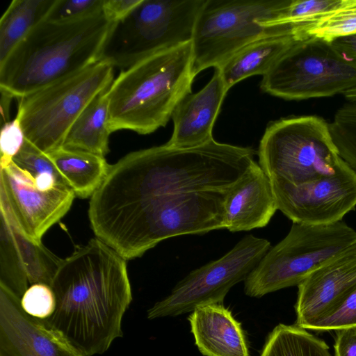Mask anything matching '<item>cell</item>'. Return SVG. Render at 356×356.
I'll use <instances>...</instances> for the list:
<instances>
[{
    "label": "cell",
    "mask_w": 356,
    "mask_h": 356,
    "mask_svg": "<svg viewBox=\"0 0 356 356\" xmlns=\"http://www.w3.org/2000/svg\"><path fill=\"white\" fill-rule=\"evenodd\" d=\"M259 164L270 179L298 185L337 172L343 159L329 123L316 115L282 118L260 140Z\"/></svg>",
    "instance_id": "cell-9"
},
{
    "label": "cell",
    "mask_w": 356,
    "mask_h": 356,
    "mask_svg": "<svg viewBox=\"0 0 356 356\" xmlns=\"http://www.w3.org/2000/svg\"><path fill=\"white\" fill-rule=\"evenodd\" d=\"M191 42L159 52L123 70L107 90L111 133L149 134L165 127L191 93Z\"/></svg>",
    "instance_id": "cell-5"
},
{
    "label": "cell",
    "mask_w": 356,
    "mask_h": 356,
    "mask_svg": "<svg viewBox=\"0 0 356 356\" xmlns=\"http://www.w3.org/2000/svg\"><path fill=\"white\" fill-rule=\"evenodd\" d=\"M26 137L18 117L1 126L0 134V165L5 166L22 149Z\"/></svg>",
    "instance_id": "cell-33"
},
{
    "label": "cell",
    "mask_w": 356,
    "mask_h": 356,
    "mask_svg": "<svg viewBox=\"0 0 356 356\" xmlns=\"http://www.w3.org/2000/svg\"><path fill=\"white\" fill-rule=\"evenodd\" d=\"M343 95L349 102L356 104V86L346 91Z\"/></svg>",
    "instance_id": "cell-38"
},
{
    "label": "cell",
    "mask_w": 356,
    "mask_h": 356,
    "mask_svg": "<svg viewBox=\"0 0 356 356\" xmlns=\"http://www.w3.org/2000/svg\"><path fill=\"white\" fill-rule=\"evenodd\" d=\"M356 86V66L330 42L307 37L295 42L263 76V91L302 100L343 94Z\"/></svg>",
    "instance_id": "cell-11"
},
{
    "label": "cell",
    "mask_w": 356,
    "mask_h": 356,
    "mask_svg": "<svg viewBox=\"0 0 356 356\" xmlns=\"http://www.w3.org/2000/svg\"><path fill=\"white\" fill-rule=\"evenodd\" d=\"M305 38L300 29L262 37L215 69L218 70L229 90L248 77L266 74L295 42Z\"/></svg>",
    "instance_id": "cell-20"
},
{
    "label": "cell",
    "mask_w": 356,
    "mask_h": 356,
    "mask_svg": "<svg viewBox=\"0 0 356 356\" xmlns=\"http://www.w3.org/2000/svg\"><path fill=\"white\" fill-rule=\"evenodd\" d=\"M113 77L114 66L101 59L19 98L17 116L26 140L46 154L63 147L74 122Z\"/></svg>",
    "instance_id": "cell-8"
},
{
    "label": "cell",
    "mask_w": 356,
    "mask_h": 356,
    "mask_svg": "<svg viewBox=\"0 0 356 356\" xmlns=\"http://www.w3.org/2000/svg\"><path fill=\"white\" fill-rule=\"evenodd\" d=\"M329 127L340 156L356 172V104L341 107Z\"/></svg>",
    "instance_id": "cell-27"
},
{
    "label": "cell",
    "mask_w": 356,
    "mask_h": 356,
    "mask_svg": "<svg viewBox=\"0 0 356 356\" xmlns=\"http://www.w3.org/2000/svg\"><path fill=\"white\" fill-rule=\"evenodd\" d=\"M1 220L8 229L29 284L41 283L51 286L61 259L47 250L42 243H36L26 238L1 211Z\"/></svg>",
    "instance_id": "cell-24"
},
{
    "label": "cell",
    "mask_w": 356,
    "mask_h": 356,
    "mask_svg": "<svg viewBox=\"0 0 356 356\" xmlns=\"http://www.w3.org/2000/svg\"><path fill=\"white\" fill-rule=\"evenodd\" d=\"M343 0H292L284 22L305 29L335 10Z\"/></svg>",
    "instance_id": "cell-29"
},
{
    "label": "cell",
    "mask_w": 356,
    "mask_h": 356,
    "mask_svg": "<svg viewBox=\"0 0 356 356\" xmlns=\"http://www.w3.org/2000/svg\"><path fill=\"white\" fill-rule=\"evenodd\" d=\"M335 356H356V326L337 330Z\"/></svg>",
    "instance_id": "cell-35"
},
{
    "label": "cell",
    "mask_w": 356,
    "mask_h": 356,
    "mask_svg": "<svg viewBox=\"0 0 356 356\" xmlns=\"http://www.w3.org/2000/svg\"><path fill=\"white\" fill-rule=\"evenodd\" d=\"M230 191L165 195L107 193L101 207L104 241L128 260L141 257L169 238L223 229L225 202Z\"/></svg>",
    "instance_id": "cell-3"
},
{
    "label": "cell",
    "mask_w": 356,
    "mask_h": 356,
    "mask_svg": "<svg viewBox=\"0 0 356 356\" xmlns=\"http://www.w3.org/2000/svg\"><path fill=\"white\" fill-rule=\"evenodd\" d=\"M330 43L343 58L356 66V34L334 39Z\"/></svg>",
    "instance_id": "cell-36"
},
{
    "label": "cell",
    "mask_w": 356,
    "mask_h": 356,
    "mask_svg": "<svg viewBox=\"0 0 356 356\" xmlns=\"http://www.w3.org/2000/svg\"><path fill=\"white\" fill-rule=\"evenodd\" d=\"M206 0H141L114 26L102 59L129 67L159 52L191 42Z\"/></svg>",
    "instance_id": "cell-10"
},
{
    "label": "cell",
    "mask_w": 356,
    "mask_h": 356,
    "mask_svg": "<svg viewBox=\"0 0 356 356\" xmlns=\"http://www.w3.org/2000/svg\"><path fill=\"white\" fill-rule=\"evenodd\" d=\"M13 97L9 95L8 94L1 91V124L10 121L9 120V111L11 99Z\"/></svg>",
    "instance_id": "cell-37"
},
{
    "label": "cell",
    "mask_w": 356,
    "mask_h": 356,
    "mask_svg": "<svg viewBox=\"0 0 356 356\" xmlns=\"http://www.w3.org/2000/svg\"><path fill=\"white\" fill-rule=\"evenodd\" d=\"M54 313L42 320L85 356L102 354L122 337L131 300L126 259L98 238L61 259L51 286Z\"/></svg>",
    "instance_id": "cell-1"
},
{
    "label": "cell",
    "mask_w": 356,
    "mask_h": 356,
    "mask_svg": "<svg viewBox=\"0 0 356 356\" xmlns=\"http://www.w3.org/2000/svg\"><path fill=\"white\" fill-rule=\"evenodd\" d=\"M188 320L195 343L204 356H250L244 331L222 304L196 307Z\"/></svg>",
    "instance_id": "cell-19"
},
{
    "label": "cell",
    "mask_w": 356,
    "mask_h": 356,
    "mask_svg": "<svg viewBox=\"0 0 356 356\" xmlns=\"http://www.w3.org/2000/svg\"><path fill=\"white\" fill-rule=\"evenodd\" d=\"M75 193L66 184L44 188L13 161L0 169V211L30 241L45 232L70 210Z\"/></svg>",
    "instance_id": "cell-13"
},
{
    "label": "cell",
    "mask_w": 356,
    "mask_h": 356,
    "mask_svg": "<svg viewBox=\"0 0 356 356\" xmlns=\"http://www.w3.org/2000/svg\"><path fill=\"white\" fill-rule=\"evenodd\" d=\"M115 25L103 13L71 23L41 22L0 65V91L19 99L95 64Z\"/></svg>",
    "instance_id": "cell-4"
},
{
    "label": "cell",
    "mask_w": 356,
    "mask_h": 356,
    "mask_svg": "<svg viewBox=\"0 0 356 356\" xmlns=\"http://www.w3.org/2000/svg\"><path fill=\"white\" fill-rule=\"evenodd\" d=\"M356 326V286L332 307L309 330H337Z\"/></svg>",
    "instance_id": "cell-31"
},
{
    "label": "cell",
    "mask_w": 356,
    "mask_h": 356,
    "mask_svg": "<svg viewBox=\"0 0 356 356\" xmlns=\"http://www.w3.org/2000/svg\"><path fill=\"white\" fill-rule=\"evenodd\" d=\"M256 151L217 142L192 148L163 145L129 153L111 165L102 188L136 195L230 191L253 162Z\"/></svg>",
    "instance_id": "cell-2"
},
{
    "label": "cell",
    "mask_w": 356,
    "mask_h": 356,
    "mask_svg": "<svg viewBox=\"0 0 356 356\" xmlns=\"http://www.w3.org/2000/svg\"><path fill=\"white\" fill-rule=\"evenodd\" d=\"M21 305L29 315L41 320L47 318L56 308L51 287L41 283L31 284L22 296Z\"/></svg>",
    "instance_id": "cell-32"
},
{
    "label": "cell",
    "mask_w": 356,
    "mask_h": 356,
    "mask_svg": "<svg viewBox=\"0 0 356 356\" xmlns=\"http://www.w3.org/2000/svg\"><path fill=\"white\" fill-rule=\"evenodd\" d=\"M0 356H85L41 319L26 314L21 298L0 284Z\"/></svg>",
    "instance_id": "cell-15"
},
{
    "label": "cell",
    "mask_w": 356,
    "mask_h": 356,
    "mask_svg": "<svg viewBox=\"0 0 356 356\" xmlns=\"http://www.w3.org/2000/svg\"><path fill=\"white\" fill-rule=\"evenodd\" d=\"M292 0H206L194 27L192 70L219 67L245 46L298 26L284 19Z\"/></svg>",
    "instance_id": "cell-6"
},
{
    "label": "cell",
    "mask_w": 356,
    "mask_h": 356,
    "mask_svg": "<svg viewBox=\"0 0 356 356\" xmlns=\"http://www.w3.org/2000/svg\"><path fill=\"white\" fill-rule=\"evenodd\" d=\"M270 247L266 238L245 236L222 257L191 271L148 309L147 318L177 316L201 305L222 304L231 288L246 279Z\"/></svg>",
    "instance_id": "cell-12"
},
{
    "label": "cell",
    "mask_w": 356,
    "mask_h": 356,
    "mask_svg": "<svg viewBox=\"0 0 356 356\" xmlns=\"http://www.w3.org/2000/svg\"><path fill=\"white\" fill-rule=\"evenodd\" d=\"M270 179L278 210L295 223H334L356 206V172L343 160L334 174L300 184Z\"/></svg>",
    "instance_id": "cell-14"
},
{
    "label": "cell",
    "mask_w": 356,
    "mask_h": 356,
    "mask_svg": "<svg viewBox=\"0 0 356 356\" xmlns=\"http://www.w3.org/2000/svg\"><path fill=\"white\" fill-rule=\"evenodd\" d=\"M277 210L271 181L254 161L226 198L225 228L236 232L264 227Z\"/></svg>",
    "instance_id": "cell-18"
},
{
    "label": "cell",
    "mask_w": 356,
    "mask_h": 356,
    "mask_svg": "<svg viewBox=\"0 0 356 356\" xmlns=\"http://www.w3.org/2000/svg\"><path fill=\"white\" fill-rule=\"evenodd\" d=\"M356 250V231L346 222L295 223L287 235L270 247L244 280L245 295L261 298L298 286L309 274Z\"/></svg>",
    "instance_id": "cell-7"
},
{
    "label": "cell",
    "mask_w": 356,
    "mask_h": 356,
    "mask_svg": "<svg viewBox=\"0 0 356 356\" xmlns=\"http://www.w3.org/2000/svg\"><path fill=\"white\" fill-rule=\"evenodd\" d=\"M56 0H13L0 19V65L45 21Z\"/></svg>",
    "instance_id": "cell-23"
},
{
    "label": "cell",
    "mask_w": 356,
    "mask_h": 356,
    "mask_svg": "<svg viewBox=\"0 0 356 356\" xmlns=\"http://www.w3.org/2000/svg\"><path fill=\"white\" fill-rule=\"evenodd\" d=\"M228 91L218 69L207 84L184 97L173 111V131L165 143L175 148H192L213 139L212 130Z\"/></svg>",
    "instance_id": "cell-17"
},
{
    "label": "cell",
    "mask_w": 356,
    "mask_h": 356,
    "mask_svg": "<svg viewBox=\"0 0 356 356\" xmlns=\"http://www.w3.org/2000/svg\"><path fill=\"white\" fill-rule=\"evenodd\" d=\"M356 286V250L320 267L298 286L296 325L309 330Z\"/></svg>",
    "instance_id": "cell-16"
},
{
    "label": "cell",
    "mask_w": 356,
    "mask_h": 356,
    "mask_svg": "<svg viewBox=\"0 0 356 356\" xmlns=\"http://www.w3.org/2000/svg\"><path fill=\"white\" fill-rule=\"evenodd\" d=\"M48 154L65 183L81 198L93 195L111 167L104 157L88 152L61 147Z\"/></svg>",
    "instance_id": "cell-21"
},
{
    "label": "cell",
    "mask_w": 356,
    "mask_h": 356,
    "mask_svg": "<svg viewBox=\"0 0 356 356\" xmlns=\"http://www.w3.org/2000/svg\"><path fill=\"white\" fill-rule=\"evenodd\" d=\"M108 90V89H107ZM107 90L100 93L84 109L70 128L63 147L95 154L108 153V100Z\"/></svg>",
    "instance_id": "cell-22"
},
{
    "label": "cell",
    "mask_w": 356,
    "mask_h": 356,
    "mask_svg": "<svg viewBox=\"0 0 356 356\" xmlns=\"http://www.w3.org/2000/svg\"><path fill=\"white\" fill-rule=\"evenodd\" d=\"M104 0H56L47 19L71 23L102 13Z\"/></svg>",
    "instance_id": "cell-30"
},
{
    "label": "cell",
    "mask_w": 356,
    "mask_h": 356,
    "mask_svg": "<svg viewBox=\"0 0 356 356\" xmlns=\"http://www.w3.org/2000/svg\"><path fill=\"white\" fill-rule=\"evenodd\" d=\"M260 356H332L327 343L294 325L278 324L268 335Z\"/></svg>",
    "instance_id": "cell-25"
},
{
    "label": "cell",
    "mask_w": 356,
    "mask_h": 356,
    "mask_svg": "<svg viewBox=\"0 0 356 356\" xmlns=\"http://www.w3.org/2000/svg\"><path fill=\"white\" fill-rule=\"evenodd\" d=\"M307 37L331 42L356 34V0H343L332 13L305 30Z\"/></svg>",
    "instance_id": "cell-26"
},
{
    "label": "cell",
    "mask_w": 356,
    "mask_h": 356,
    "mask_svg": "<svg viewBox=\"0 0 356 356\" xmlns=\"http://www.w3.org/2000/svg\"><path fill=\"white\" fill-rule=\"evenodd\" d=\"M141 0H104L102 13L113 23L126 18L140 3Z\"/></svg>",
    "instance_id": "cell-34"
},
{
    "label": "cell",
    "mask_w": 356,
    "mask_h": 356,
    "mask_svg": "<svg viewBox=\"0 0 356 356\" xmlns=\"http://www.w3.org/2000/svg\"><path fill=\"white\" fill-rule=\"evenodd\" d=\"M0 233V284L22 298L29 282L8 229L1 220Z\"/></svg>",
    "instance_id": "cell-28"
}]
</instances>
